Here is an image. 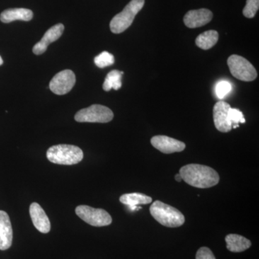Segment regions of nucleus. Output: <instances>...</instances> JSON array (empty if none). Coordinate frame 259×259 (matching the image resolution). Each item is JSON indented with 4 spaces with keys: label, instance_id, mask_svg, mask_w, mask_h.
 Returning a JSON list of instances; mask_svg holds the SVG:
<instances>
[{
    "label": "nucleus",
    "instance_id": "f3484780",
    "mask_svg": "<svg viewBox=\"0 0 259 259\" xmlns=\"http://www.w3.org/2000/svg\"><path fill=\"white\" fill-rule=\"evenodd\" d=\"M227 248L233 253L245 251L251 246V242L245 237L236 234H229L226 237Z\"/></svg>",
    "mask_w": 259,
    "mask_h": 259
},
{
    "label": "nucleus",
    "instance_id": "1a4fd4ad",
    "mask_svg": "<svg viewBox=\"0 0 259 259\" xmlns=\"http://www.w3.org/2000/svg\"><path fill=\"white\" fill-rule=\"evenodd\" d=\"M231 105L226 102L220 101L213 108V119L216 128L222 133H228L232 130V124L228 117Z\"/></svg>",
    "mask_w": 259,
    "mask_h": 259
},
{
    "label": "nucleus",
    "instance_id": "ddd939ff",
    "mask_svg": "<svg viewBox=\"0 0 259 259\" xmlns=\"http://www.w3.org/2000/svg\"><path fill=\"white\" fill-rule=\"evenodd\" d=\"M30 215L32 222L37 231L48 233L51 231V223L47 213L40 204L33 202L30 206Z\"/></svg>",
    "mask_w": 259,
    "mask_h": 259
},
{
    "label": "nucleus",
    "instance_id": "f257e3e1",
    "mask_svg": "<svg viewBox=\"0 0 259 259\" xmlns=\"http://www.w3.org/2000/svg\"><path fill=\"white\" fill-rule=\"evenodd\" d=\"M180 175L186 183L197 188H210L217 185L220 181L218 172L204 165H186L180 168Z\"/></svg>",
    "mask_w": 259,
    "mask_h": 259
},
{
    "label": "nucleus",
    "instance_id": "f8f14e48",
    "mask_svg": "<svg viewBox=\"0 0 259 259\" xmlns=\"http://www.w3.org/2000/svg\"><path fill=\"white\" fill-rule=\"evenodd\" d=\"M213 14L209 10H190L184 17V23L189 28H197L207 25L212 20Z\"/></svg>",
    "mask_w": 259,
    "mask_h": 259
},
{
    "label": "nucleus",
    "instance_id": "423d86ee",
    "mask_svg": "<svg viewBox=\"0 0 259 259\" xmlns=\"http://www.w3.org/2000/svg\"><path fill=\"white\" fill-rule=\"evenodd\" d=\"M114 114L108 107L101 105H93L79 110L74 119L79 122H100L106 123L113 119Z\"/></svg>",
    "mask_w": 259,
    "mask_h": 259
},
{
    "label": "nucleus",
    "instance_id": "a211bd4d",
    "mask_svg": "<svg viewBox=\"0 0 259 259\" xmlns=\"http://www.w3.org/2000/svg\"><path fill=\"white\" fill-rule=\"evenodd\" d=\"M218 38L219 35L216 30H207L197 36L195 40L196 45L199 49L208 50L217 44Z\"/></svg>",
    "mask_w": 259,
    "mask_h": 259
},
{
    "label": "nucleus",
    "instance_id": "7ed1b4c3",
    "mask_svg": "<svg viewBox=\"0 0 259 259\" xmlns=\"http://www.w3.org/2000/svg\"><path fill=\"white\" fill-rule=\"evenodd\" d=\"M150 212L160 224L168 228H178L185 222V216L180 210L161 201L153 202L150 207Z\"/></svg>",
    "mask_w": 259,
    "mask_h": 259
},
{
    "label": "nucleus",
    "instance_id": "20e7f679",
    "mask_svg": "<svg viewBox=\"0 0 259 259\" xmlns=\"http://www.w3.org/2000/svg\"><path fill=\"white\" fill-rule=\"evenodd\" d=\"M145 0H131L121 13L116 15L110 23V30L119 34L125 31L134 23L136 15L142 10Z\"/></svg>",
    "mask_w": 259,
    "mask_h": 259
},
{
    "label": "nucleus",
    "instance_id": "4be33fe9",
    "mask_svg": "<svg viewBox=\"0 0 259 259\" xmlns=\"http://www.w3.org/2000/svg\"><path fill=\"white\" fill-rule=\"evenodd\" d=\"M258 9L259 0H246V5L243 10V14L245 18H253Z\"/></svg>",
    "mask_w": 259,
    "mask_h": 259
},
{
    "label": "nucleus",
    "instance_id": "2eb2a0df",
    "mask_svg": "<svg viewBox=\"0 0 259 259\" xmlns=\"http://www.w3.org/2000/svg\"><path fill=\"white\" fill-rule=\"evenodd\" d=\"M33 17V13L25 8H13L5 10L0 15V20L4 23H10L15 20L30 21Z\"/></svg>",
    "mask_w": 259,
    "mask_h": 259
},
{
    "label": "nucleus",
    "instance_id": "6e6552de",
    "mask_svg": "<svg viewBox=\"0 0 259 259\" xmlns=\"http://www.w3.org/2000/svg\"><path fill=\"white\" fill-rule=\"evenodd\" d=\"M76 83L74 73L69 69L64 70L54 76L49 88L52 93L58 95H64L69 93Z\"/></svg>",
    "mask_w": 259,
    "mask_h": 259
},
{
    "label": "nucleus",
    "instance_id": "6ab92c4d",
    "mask_svg": "<svg viewBox=\"0 0 259 259\" xmlns=\"http://www.w3.org/2000/svg\"><path fill=\"white\" fill-rule=\"evenodd\" d=\"M123 71L112 70L107 75L104 81L102 88L105 91L109 92L113 89L115 90H120L122 87V76Z\"/></svg>",
    "mask_w": 259,
    "mask_h": 259
},
{
    "label": "nucleus",
    "instance_id": "9b49d317",
    "mask_svg": "<svg viewBox=\"0 0 259 259\" xmlns=\"http://www.w3.org/2000/svg\"><path fill=\"white\" fill-rule=\"evenodd\" d=\"M64 30V25L61 23L51 27L44 34L41 40L34 46L33 49H32L33 54L35 55H41L44 54L51 42H55L61 36Z\"/></svg>",
    "mask_w": 259,
    "mask_h": 259
},
{
    "label": "nucleus",
    "instance_id": "5701e85b",
    "mask_svg": "<svg viewBox=\"0 0 259 259\" xmlns=\"http://www.w3.org/2000/svg\"><path fill=\"white\" fill-rule=\"evenodd\" d=\"M232 90L231 83L226 81H220L215 88L216 95L219 99H224Z\"/></svg>",
    "mask_w": 259,
    "mask_h": 259
},
{
    "label": "nucleus",
    "instance_id": "393cba45",
    "mask_svg": "<svg viewBox=\"0 0 259 259\" xmlns=\"http://www.w3.org/2000/svg\"><path fill=\"white\" fill-rule=\"evenodd\" d=\"M175 180L177 181V182H182V177H181V175L180 174H177L176 176H175Z\"/></svg>",
    "mask_w": 259,
    "mask_h": 259
},
{
    "label": "nucleus",
    "instance_id": "aec40b11",
    "mask_svg": "<svg viewBox=\"0 0 259 259\" xmlns=\"http://www.w3.org/2000/svg\"><path fill=\"white\" fill-rule=\"evenodd\" d=\"M114 62H115L114 56L107 51H103L95 58V64L97 67L100 68V69L111 66Z\"/></svg>",
    "mask_w": 259,
    "mask_h": 259
},
{
    "label": "nucleus",
    "instance_id": "b1692460",
    "mask_svg": "<svg viewBox=\"0 0 259 259\" xmlns=\"http://www.w3.org/2000/svg\"><path fill=\"white\" fill-rule=\"evenodd\" d=\"M196 259H216L212 250L207 247H202L197 250Z\"/></svg>",
    "mask_w": 259,
    "mask_h": 259
},
{
    "label": "nucleus",
    "instance_id": "0eeeda50",
    "mask_svg": "<svg viewBox=\"0 0 259 259\" xmlns=\"http://www.w3.org/2000/svg\"><path fill=\"white\" fill-rule=\"evenodd\" d=\"M75 211L82 221L92 226H107L112 222L110 214L103 209L94 208L88 205H80L76 207Z\"/></svg>",
    "mask_w": 259,
    "mask_h": 259
},
{
    "label": "nucleus",
    "instance_id": "dca6fc26",
    "mask_svg": "<svg viewBox=\"0 0 259 259\" xmlns=\"http://www.w3.org/2000/svg\"><path fill=\"white\" fill-rule=\"evenodd\" d=\"M121 203L128 206L130 210L136 211L141 209L139 204H147L152 202V198L142 193L125 194L120 197Z\"/></svg>",
    "mask_w": 259,
    "mask_h": 259
},
{
    "label": "nucleus",
    "instance_id": "f03ea898",
    "mask_svg": "<svg viewBox=\"0 0 259 259\" xmlns=\"http://www.w3.org/2000/svg\"><path fill=\"white\" fill-rule=\"evenodd\" d=\"M47 156L49 161L59 165H74L82 161V150L74 145L59 144L48 149Z\"/></svg>",
    "mask_w": 259,
    "mask_h": 259
},
{
    "label": "nucleus",
    "instance_id": "412c9836",
    "mask_svg": "<svg viewBox=\"0 0 259 259\" xmlns=\"http://www.w3.org/2000/svg\"><path fill=\"white\" fill-rule=\"evenodd\" d=\"M228 117L232 124V128L236 129L239 127L240 123H245V119L243 112L236 108H230L228 111Z\"/></svg>",
    "mask_w": 259,
    "mask_h": 259
},
{
    "label": "nucleus",
    "instance_id": "9d476101",
    "mask_svg": "<svg viewBox=\"0 0 259 259\" xmlns=\"http://www.w3.org/2000/svg\"><path fill=\"white\" fill-rule=\"evenodd\" d=\"M151 145L158 151L166 154L182 152L185 149V143L166 136H156L151 140Z\"/></svg>",
    "mask_w": 259,
    "mask_h": 259
},
{
    "label": "nucleus",
    "instance_id": "4468645a",
    "mask_svg": "<svg viewBox=\"0 0 259 259\" xmlns=\"http://www.w3.org/2000/svg\"><path fill=\"white\" fill-rule=\"evenodd\" d=\"M13 232L9 215L0 210V250L9 249L13 243Z\"/></svg>",
    "mask_w": 259,
    "mask_h": 259
},
{
    "label": "nucleus",
    "instance_id": "a878e982",
    "mask_svg": "<svg viewBox=\"0 0 259 259\" xmlns=\"http://www.w3.org/2000/svg\"><path fill=\"white\" fill-rule=\"evenodd\" d=\"M3 64V59H2L1 56H0V66H2V65Z\"/></svg>",
    "mask_w": 259,
    "mask_h": 259
},
{
    "label": "nucleus",
    "instance_id": "39448f33",
    "mask_svg": "<svg viewBox=\"0 0 259 259\" xmlns=\"http://www.w3.org/2000/svg\"><path fill=\"white\" fill-rule=\"evenodd\" d=\"M228 65L231 74L241 81H252L258 76L254 66L241 56H230L228 59Z\"/></svg>",
    "mask_w": 259,
    "mask_h": 259
}]
</instances>
